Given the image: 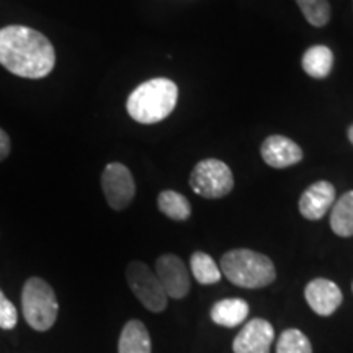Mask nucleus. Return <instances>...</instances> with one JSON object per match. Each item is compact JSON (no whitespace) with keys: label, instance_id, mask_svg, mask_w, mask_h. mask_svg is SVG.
Masks as SVG:
<instances>
[{"label":"nucleus","instance_id":"423d86ee","mask_svg":"<svg viewBox=\"0 0 353 353\" xmlns=\"http://www.w3.org/2000/svg\"><path fill=\"white\" fill-rule=\"evenodd\" d=\"M126 281L139 303L151 312H162L167 307V298L161 281L148 265L132 260L126 267Z\"/></svg>","mask_w":353,"mask_h":353},{"label":"nucleus","instance_id":"4be33fe9","mask_svg":"<svg viewBox=\"0 0 353 353\" xmlns=\"http://www.w3.org/2000/svg\"><path fill=\"white\" fill-rule=\"evenodd\" d=\"M12 151V144H10V138L6 131L0 128V162L6 161V159L10 156Z\"/></svg>","mask_w":353,"mask_h":353},{"label":"nucleus","instance_id":"f3484780","mask_svg":"<svg viewBox=\"0 0 353 353\" xmlns=\"http://www.w3.org/2000/svg\"><path fill=\"white\" fill-rule=\"evenodd\" d=\"M157 208L164 213L167 218L174 221H187L192 214V206L187 196L174 190H164L157 196Z\"/></svg>","mask_w":353,"mask_h":353},{"label":"nucleus","instance_id":"f257e3e1","mask_svg":"<svg viewBox=\"0 0 353 353\" xmlns=\"http://www.w3.org/2000/svg\"><path fill=\"white\" fill-rule=\"evenodd\" d=\"M0 64L13 76L43 79L56 65V51L50 39L23 25H8L0 30Z\"/></svg>","mask_w":353,"mask_h":353},{"label":"nucleus","instance_id":"f03ea898","mask_svg":"<svg viewBox=\"0 0 353 353\" xmlns=\"http://www.w3.org/2000/svg\"><path fill=\"white\" fill-rule=\"evenodd\" d=\"M179 87L170 79L156 77L145 81L128 97V114L141 125H154L165 120L176 107Z\"/></svg>","mask_w":353,"mask_h":353},{"label":"nucleus","instance_id":"2eb2a0df","mask_svg":"<svg viewBox=\"0 0 353 353\" xmlns=\"http://www.w3.org/2000/svg\"><path fill=\"white\" fill-rule=\"evenodd\" d=\"M303 69L309 77L325 79L332 72L334 68V52L324 44L311 46L303 54Z\"/></svg>","mask_w":353,"mask_h":353},{"label":"nucleus","instance_id":"6ab92c4d","mask_svg":"<svg viewBox=\"0 0 353 353\" xmlns=\"http://www.w3.org/2000/svg\"><path fill=\"white\" fill-rule=\"evenodd\" d=\"M299 10L312 26H325L330 20L329 0H296Z\"/></svg>","mask_w":353,"mask_h":353},{"label":"nucleus","instance_id":"20e7f679","mask_svg":"<svg viewBox=\"0 0 353 353\" xmlns=\"http://www.w3.org/2000/svg\"><path fill=\"white\" fill-rule=\"evenodd\" d=\"M21 309L30 327L39 332L50 330L59 312V304L52 286L43 278H28L21 290Z\"/></svg>","mask_w":353,"mask_h":353},{"label":"nucleus","instance_id":"7ed1b4c3","mask_svg":"<svg viewBox=\"0 0 353 353\" xmlns=\"http://www.w3.org/2000/svg\"><path fill=\"white\" fill-rule=\"evenodd\" d=\"M219 270L232 285L247 290L265 288L276 278L272 260L250 249L229 250L221 257Z\"/></svg>","mask_w":353,"mask_h":353},{"label":"nucleus","instance_id":"0eeeda50","mask_svg":"<svg viewBox=\"0 0 353 353\" xmlns=\"http://www.w3.org/2000/svg\"><path fill=\"white\" fill-rule=\"evenodd\" d=\"M101 190L110 208L123 211L134 200L136 183L126 165H123L121 162H112L101 174Z\"/></svg>","mask_w":353,"mask_h":353},{"label":"nucleus","instance_id":"9d476101","mask_svg":"<svg viewBox=\"0 0 353 353\" xmlns=\"http://www.w3.org/2000/svg\"><path fill=\"white\" fill-rule=\"evenodd\" d=\"M260 156L273 169H286L303 161V149L285 136H268L260 145Z\"/></svg>","mask_w":353,"mask_h":353},{"label":"nucleus","instance_id":"b1692460","mask_svg":"<svg viewBox=\"0 0 353 353\" xmlns=\"http://www.w3.org/2000/svg\"><path fill=\"white\" fill-rule=\"evenodd\" d=\"M352 290H353V286H352Z\"/></svg>","mask_w":353,"mask_h":353},{"label":"nucleus","instance_id":"f8f14e48","mask_svg":"<svg viewBox=\"0 0 353 353\" xmlns=\"http://www.w3.org/2000/svg\"><path fill=\"white\" fill-rule=\"evenodd\" d=\"M335 187L327 180H319L303 192L299 198V213L309 221H319L334 206Z\"/></svg>","mask_w":353,"mask_h":353},{"label":"nucleus","instance_id":"9b49d317","mask_svg":"<svg viewBox=\"0 0 353 353\" xmlns=\"http://www.w3.org/2000/svg\"><path fill=\"white\" fill-rule=\"evenodd\" d=\"M304 298L309 307L319 316H332L343 301V294L341 288L334 281L325 278H316L309 281L304 290Z\"/></svg>","mask_w":353,"mask_h":353},{"label":"nucleus","instance_id":"5701e85b","mask_svg":"<svg viewBox=\"0 0 353 353\" xmlns=\"http://www.w3.org/2000/svg\"><path fill=\"white\" fill-rule=\"evenodd\" d=\"M347 134H348V139H350V143L353 144V125H352L350 128H348V132H347Z\"/></svg>","mask_w":353,"mask_h":353},{"label":"nucleus","instance_id":"39448f33","mask_svg":"<svg viewBox=\"0 0 353 353\" xmlns=\"http://www.w3.org/2000/svg\"><path fill=\"white\" fill-rule=\"evenodd\" d=\"M190 187L196 195L218 200L229 195L234 188V175L229 165L218 159H205L190 174Z\"/></svg>","mask_w":353,"mask_h":353},{"label":"nucleus","instance_id":"4468645a","mask_svg":"<svg viewBox=\"0 0 353 353\" xmlns=\"http://www.w3.org/2000/svg\"><path fill=\"white\" fill-rule=\"evenodd\" d=\"M118 353H151V335L138 319L128 321L118 341Z\"/></svg>","mask_w":353,"mask_h":353},{"label":"nucleus","instance_id":"ddd939ff","mask_svg":"<svg viewBox=\"0 0 353 353\" xmlns=\"http://www.w3.org/2000/svg\"><path fill=\"white\" fill-rule=\"evenodd\" d=\"M249 316V304L241 298H228L214 303L211 307V319L221 327H237Z\"/></svg>","mask_w":353,"mask_h":353},{"label":"nucleus","instance_id":"6e6552de","mask_svg":"<svg viewBox=\"0 0 353 353\" xmlns=\"http://www.w3.org/2000/svg\"><path fill=\"white\" fill-rule=\"evenodd\" d=\"M156 275L167 298L182 299L190 293V275L179 255L164 254L156 260Z\"/></svg>","mask_w":353,"mask_h":353},{"label":"nucleus","instance_id":"412c9836","mask_svg":"<svg viewBox=\"0 0 353 353\" xmlns=\"http://www.w3.org/2000/svg\"><path fill=\"white\" fill-rule=\"evenodd\" d=\"M17 321H19V312L13 303L8 299L3 291L0 290V329L12 330L15 329Z\"/></svg>","mask_w":353,"mask_h":353},{"label":"nucleus","instance_id":"aec40b11","mask_svg":"<svg viewBox=\"0 0 353 353\" xmlns=\"http://www.w3.org/2000/svg\"><path fill=\"white\" fill-rule=\"evenodd\" d=\"M276 353H312V345L299 329H286L278 339Z\"/></svg>","mask_w":353,"mask_h":353},{"label":"nucleus","instance_id":"1a4fd4ad","mask_svg":"<svg viewBox=\"0 0 353 353\" xmlns=\"http://www.w3.org/2000/svg\"><path fill=\"white\" fill-rule=\"evenodd\" d=\"M275 339V330L268 321H249L232 342L234 353H270V347Z\"/></svg>","mask_w":353,"mask_h":353},{"label":"nucleus","instance_id":"dca6fc26","mask_svg":"<svg viewBox=\"0 0 353 353\" xmlns=\"http://www.w3.org/2000/svg\"><path fill=\"white\" fill-rule=\"evenodd\" d=\"M330 228L339 237L353 236V190L341 196L330 213Z\"/></svg>","mask_w":353,"mask_h":353},{"label":"nucleus","instance_id":"a211bd4d","mask_svg":"<svg viewBox=\"0 0 353 353\" xmlns=\"http://www.w3.org/2000/svg\"><path fill=\"white\" fill-rule=\"evenodd\" d=\"M190 268H192L193 276L200 285H214L219 283L223 273H221L219 267L216 265L213 257H210L205 252H193L190 257Z\"/></svg>","mask_w":353,"mask_h":353}]
</instances>
